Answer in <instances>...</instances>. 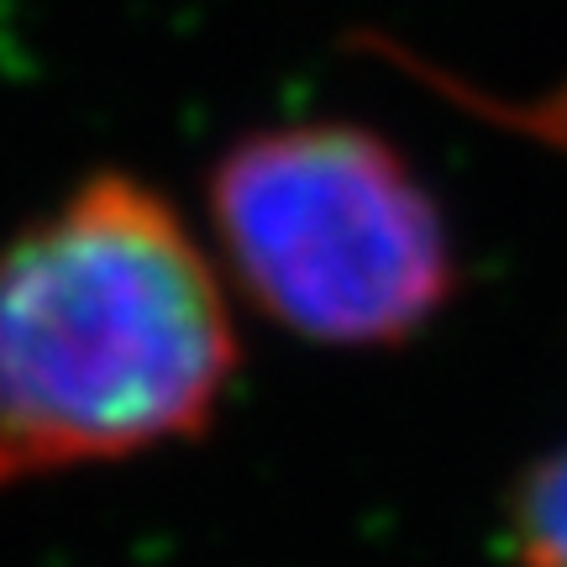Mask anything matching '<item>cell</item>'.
<instances>
[{
    "mask_svg": "<svg viewBox=\"0 0 567 567\" xmlns=\"http://www.w3.org/2000/svg\"><path fill=\"white\" fill-rule=\"evenodd\" d=\"M509 557L515 567H567V442L526 473Z\"/></svg>",
    "mask_w": 567,
    "mask_h": 567,
    "instance_id": "3957f363",
    "label": "cell"
},
{
    "mask_svg": "<svg viewBox=\"0 0 567 567\" xmlns=\"http://www.w3.org/2000/svg\"><path fill=\"white\" fill-rule=\"evenodd\" d=\"M231 373L221 268L158 189L101 174L0 252V484L184 442Z\"/></svg>",
    "mask_w": 567,
    "mask_h": 567,
    "instance_id": "6da1fadb",
    "label": "cell"
},
{
    "mask_svg": "<svg viewBox=\"0 0 567 567\" xmlns=\"http://www.w3.org/2000/svg\"><path fill=\"white\" fill-rule=\"evenodd\" d=\"M210 226L237 289L305 342H410L457 289L436 195L358 122L243 137L210 174Z\"/></svg>",
    "mask_w": 567,
    "mask_h": 567,
    "instance_id": "7a4b0ae2",
    "label": "cell"
}]
</instances>
